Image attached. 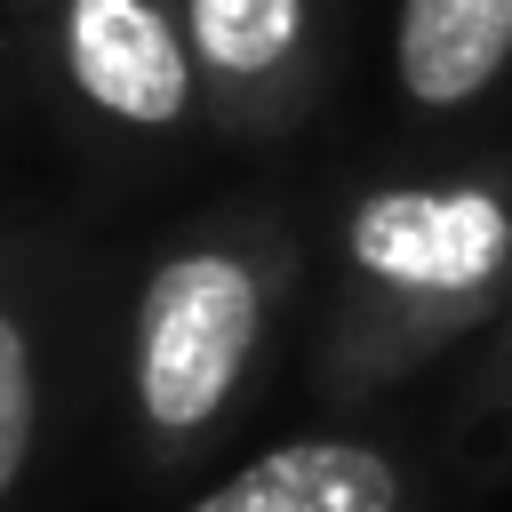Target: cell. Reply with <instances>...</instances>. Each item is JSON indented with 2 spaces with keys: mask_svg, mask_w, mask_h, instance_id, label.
<instances>
[{
  "mask_svg": "<svg viewBox=\"0 0 512 512\" xmlns=\"http://www.w3.org/2000/svg\"><path fill=\"white\" fill-rule=\"evenodd\" d=\"M280 288H288V256L264 240H192L152 264L128 336V400L160 464L200 456V440L240 408Z\"/></svg>",
  "mask_w": 512,
  "mask_h": 512,
  "instance_id": "cell-2",
  "label": "cell"
},
{
  "mask_svg": "<svg viewBox=\"0 0 512 512\" xmlns=\"http://www.w3.org/2000/svg\"><path fill=\"white\" fill-rule=\"evenodd\" d=\"M512 80V0H400L392 88L424 120L480 112Z\"/></svg>",
  "mask_w": 512,
  "mask_h": 512,
  "instance_id": "cell-5",
  "label": "cell"
},
{
  "mask_svg": "<svg viewBox=\"0 0 512 512\" xmlns=\"http://www.w3.org/2000/svg\"><path fill=\"white\" fill-rule=\"evenodd\" d=\"M472 408L496 424V448H512V288H504V312L488 320V360H480Z\"/></svg>",
  "mask_w": 512,
  "mask_h": 512,
  "instance_id": "cell-8",
  "label": "cell"
},
{
  "mask_svg": "<svg viewBox=\"0 0 512 512\" xmlns=\"http://www.w3.org/2000/svg\"><path fill=\"white\" fill-rule=\"evenodd\" d=\"M72 80L96 112L128 128H176L192 112V56L184 32L152 0H72L64 16Z\"/></svg>",
  "mask_w": 512,
  "mask_h": 512,
  "instance_id": "cell-4",
  "label": "cell"
},
{
  "mask_svg": "<svg viewBox=\"0 0 512 512\" xmlns=\"http://www.w3.org/2000/svg\"><path fill=\"white\" fill-rule=\"evenodd\" d=\"M408 504L416 472L400 464V448L368 432H296L224 472L216 488H200L184 512H408Z\"/></svg>",
  "mask_w": 512,
  "mask_h": 512,
  "instance_id": "cell-3",
  "label": "cell"
},
{
  "mask_svg": "<svg viewBox=\"0 0 512 512\" xmlns=\"http://www.w3.org/2000/svg\"><path fill=\"white\" fill-rule=\"evenodd\" d=\"M512 288V168H448L360 192L344 216V304L320 352L328 400H368L480 336Z\"/></svg>",
  "mask_w": 512,
  "mask_h": 512,
  "instance_id": "cell-1",
  "label": "cell"
},
{
  "mask_svg": "<svg viewBox=\"0 0 512 512\" xmlns=\"http://www.w3.org/2000/svg\"><path fill=\"white\" fill-rule=\"evenodd\" d=\"M176 32L224 104H280L312 48V0H184Z\"/></svg>",
  "mask_w": 512,
  "mask_h": 512,
  "instance_id": "cell-6",
  "label": "cell"
},
{
  "mask_svg": "<svg viewBox=\"0 0 512 512\" xmlns=\"http://www.w3.org/2000/svg\"><path fill=\"white\" fill-rule=\"evenodd\" d=\"M32 432H40V360H32L24 320L0 304V504L16 496L32 464Z\"/></svg>",
  "mask_w": 512,
  "mask_h": 512,
  "instance_id": "cell-7",
  "label": "cell"
}]
</instances>
